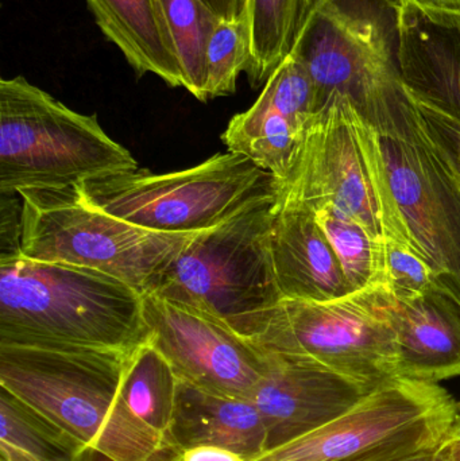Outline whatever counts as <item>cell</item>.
Masks as SVG:
<instances>
[{
    "mask_svg": "<svg viewBox=\"0 0 460 461\" xmlns=\"http://www.w3.org/2000/svg\"><path fill=\"white\" fill-rule=\"evenodd\" d=\"M23 246L27 259L91 268L153 294L196 233L140 229L91 207L76 186L24 189Z\"/></svg>",
    "mask_w": 460,
    "mask_h": 461,
    "instance_id": "7",
    "label": "cell"
},
{
    "mask_svg": "<svg viewBox=\"0 0 460 461\" xmlns=\"http://www.w3.org/2000/svg\"><path fill=\"white\" fill-rule=\"evenodd\" d=\"M383 177L408 244L460 306V186L429 140L415 103L373 126Z\"/></svg>",
    "mask_w": 460,
    "mask_h": 461,
    "instance_id": "10",
    "label": "cell"
},
{
    "mask_svg": "<svg viewBox=\"0 0 460 461\" xmlns=\"http://www.w3.org/2000/svg\"><path fill=\"white\" fill-rule=\"evenodd\" d=\"M331 244L353 293L383 286V241L331 208L310 211ZM385 287V286H383Z\"/></svg>",
    "mask_w": 460,
    "mask_h": 461,
    "instance_id": "23",
    "label": "cell"
},
{
    "mask_svg": "<svg viewBox=\"0 0 460 461\" xmlns=\"http://www.w3.org/2000/svg\"><path fill=\"white\" fill-rule=\"evenodd\" d=\"M437 21H460V0H400Z\"/></svg>",
    "mask_w": 460,
    "mask_h": 461,
    "instance_id": "29",
    "label": "cell"
},
{
    "mask_svg": "<svg viewBox=\"0 0 460 461\" xmlns=\"http://www.w3.org/2000/svg\"><path fill=\"white\" fill-rule=\"evenodd\" d=\"M248 65V35L245 19H219L205 53V102L237 91L240 73Z\"/></svg>",
    "mask_w": 460,
    "mask_h": 461,
    "instance_id": "25",
    "label": "cell"
},
{
    "mask_svg": "<svg viewBox=\"0 0 460 461\" xmlns=\"http://www.w3.org/2000/svg\"><path fill=\"white\" fill-rule=\"evenodd\" d=\"M167 440L177 452L221 447L250 461L266 451V428L250 400L212 394L178 379Z\"/></svg>",
    "mask_w": 460,
    "mask_h": 461,
    "instance_id": "18",
    "label": "cell"
},
{
    "mask_svg": "<svg viewBox=\"0 0 460 461\" xmlns=\"http://www.w3.org/2000/svg\"><path fill=\"white\" fill-rule=\"evenodd\" d=\"M397 461H443L440 455L437 454V448L434 451L423 452V454L415 455V456L408 457V459Z\"/></svg>",
    "mask_w": 460,
    "mask_h": 461,
    "instance_id": "33",
    "label": "cell"
},
{
    "mask_svg": "<svg viewBox=\"0 0 460 461\" xmlns=\"http://www.w3.org/2000/svg\"><path fill=\"white\" fill-rule=\"evenodd\" d=\"M400 13V0H319L291 50L312 81L315 113L343 97L375 126L407 104Z\"/></svg>",
    "mask_w": 460,
    "mask_h": 461,
    "instance_id": "3",
    "label": "cell"
},
{
    "mask_svg": "<svg viewBox=\"0 0 460 461\" xmlns=\"http://www.w3.org/2000/svg\"><path fill=\"white\" fill-rule=\"evenodd\" d=\"M175 43L184 88L205 102V53L215 27V14L202 0H157Z\"/></svg>",
    "mask_w": 460,
    "mask_h": 461,
    "instance_id": "24",
    "label": "cell"
},
{
    "mask_svg": "<svg viewBox=\"0 0 460 461\" xmlns=\"http://www.w3.org/2000/svg\"><path fill=\"white\" fill-rule=\"evenodd\" d=\"M137 167L95 113L70 110L22 76L0 80V192L70 188Z\"/></svg>",
    "mask_w": 460,
    "mask_h": 461,
    "instance_id": "6",
    "label": "cell"
},
{
    "mask_svg": "<svg viewBox=\"0 0 460 461\" xmlns=\"http://www.w3.org/2000/svg\"><path fill=\"white\" fill-rule=\"evenodd\" d=\"M410 94V92H408ZM421 124L440 158L447 165L460 186V123L437 108L410 95Z\"/></svg>",
    "mask_w": 460,
    "mask_h": 461,
    "instance_id": "27",
    "label": "cell"
},
{
    "mask_svg": "<svg viewBox=\"0 0 460 461\" xmlns=\"http://www.w3.org/2000/svg\"><path fill=\"white\" fill-rule=\"evenodd\" d=\"M275 205L262 203L196 233L153 294L256 341L283 300L270 252Z\"/></svg>",
    "mask_w": 460,
    "mask_h": 461,
    "instance_id": "4",
    "label": "cell"
},
{
    "mask_svg": "<svg viewBox=\"0 0 460 461\" xmlns=\"http://www.w3.org/2000/svg\"><path fill=\"white\" fill-rule=\"evenodd\" d=\"M97 26L138 76L184 88L175 43L157 0H86Z\"/></svg>",
    "mask_w": 460,
    "mask_h": 461,
    "instance_id": "19",
    "label": "cell"
},
{
    "mask_svg": "<svg viewBox=\"0 0 460 461\" xmlns=\"http://www.w3.org/2000/svg\"><path fill=\"white\" fill-rule=\"evenodd\" d=\"M275 202L331 208L378 240L407 241L383 177L375 129L347 99L335 97L302 132Z\"/></svg>",
    "mask_w": 460,
    "mask_h": 461,
    "instance_id": "8",
    "label": "cell"
},
{
    "mask_svg": "<svg viewBox=\"0 0 460 461\" xmlns=\"http://www.w3.org/2000/svg\"><path fill=\"white\" fill-rule=\"evenodd\" d=\"M264 352L266 368L250 401L266 428V451L334 421L370 393L310 360Z\"/></svg>",
    "mask_w": 460,
    "mask_h": 461,
    "instance_id": "13",
    "label": "cell"
},
{
    "mask_svg": "<svg viewBox=\"0 0 460 461\" xmlns=\"http://www.w3.org/2000/svg\"><path fill=\"white\" fill-rule=\"evenodd\" d=\"M143 317L149 343L178 379L212 394L250 400L266 368V355L254 341L158 295H143Z\"/></svg>",
    "mask_w": 460,
    "mask_h": 461,
    "instance_id": "12",
    "label": "cell"
},
{
    "mask_svg": "<svg viewBox=\"0 0 460 461\" xmlns=\"http://www.w3.org/2000/svg\"><path fill=\"white\" fill-rule=\"evenodd\" d=\"M177 384V375L169 362L146 343L129 355L121 395L134 416L167 440Z\"/></svg>",
    "mask_w": 460,
    "mask_h": 461,
    "instance_id": "22",
    "label": "cell"
},
{
    "mask_svg": "<svg viewBox=\"0 0 460 461\" xmlns=\"http://www.w3.org/2000/svg\"><path fill=\"white\" fill-rule=\"evenodd\" d=\"M400 64L415 99L460 123V21H437L401 3Z\"/></svg>",
    "mask_w": 460,
    "mask_h": 461,
    "instance_id": "17",
    "label": "cell"
},
{
    "mask_svg": "<svg viewBox=\"0 0 460 461\" xmlns=\"http://www.w3.org/2000/svg\"><path fill=\"white\" fill-rule=\"evenodd\" d=\"M2 461H105L91 447L0 386Z\"/></svg>",
    "mask_w": 460,
    "mask_h": 461,
    "instance_id": "20",
    "label": "cell"
},
{
    "mask_svg": "<svg viewBox=\"0 0 460 461\" xmlns=\"http://www.w3.org/2000/svg\"><path fill=\"white\" fill-rule=\"evenodd\" d=\"M459 402L439 384L396 378L319 429L250 461H397L439 448Z\"/></svg>",
    "mask_w": 460,
    "mask_h": 461,
    "instance_id": "9",
    "label": "cell"
},
{
    "mask_svg": "<svg viewBox=\"0 0 460 461\" xmlns=\"http://www.w3.org/2000/svg\"><path fill=\"white\" fill-rule=\"evenodd\" d=\"M23 200L15 192H0V263L23 257Z\"/></svg>",
    "mask_w": 460,
    "mask_h": 461,
    "instance_id": "28",
    "label": "cell"
},
{
    "mask_svg": "<svg viewBox=\"0 0 460 461\" xmlns=\"http://www.w3.org/2000/svg\"><path fill=\"white\" fill-rule=\"evenodd\" d=\"M143 295L91 268L0 263V344L134 351L149 343Z\"/></svg>",
    "mask_w": 460,
    "mask_h": 461,
    "instance_id": "2",
    "label": "cell"
},
{
    "mask_svg": "<svg viewBox=\"0 0 460 461\" xmlns=\"http://www.w3.org/2000/svg\"><path fill=\"white\" fill-rule=\"evenodd\" d=\"M443 461H460V402L458 417L437 448Z\"/></svg>",
    "mask_w": 460,
    "mask_h": 461,
    "instance_id": "32",
    "label": "cell"
},
{
    "mask_svg": "<svg viewBox=\"0 0 460 461\" xmlns=\"http://www.w3.org/2000/svg\"><path fill=\"white\" fill-rule=\"evenodd\" d=\"M216 18L224 21H237L243 18L245 11V0H202Z\"/></svg>",
    "mask_w": 460,
    "mask_h": 461,
    "instance_id": "31",
    "label": "cell"
},
{
    "mask_svg": "<svg viewBox=\"0 0 460 461\" xmlns=\"http://www.w3.org/2000/svg\"><path fill=\"white\" fill-rule=\"evenodd\" d=\"M389 311L400 378L440 384L460 376V306L447 293L437 286L408 300L391 295Z\"/></svg>",
    "mask_w": 460,
    "mask_h": 461,
    "instance_id": "16",
    "label": "cell"
},
{
    "mask_svg": "<svg viewBox=\"0 0 460 461\" xmlns=\"http://www.w3.org/2000/svg\"><path fill=\"white\" fill-rule=\"evenodd\" d=\"M389 303L383 286L329 303L284 298L254 343L310 360L373 392L400 378Z\"/></svg>",
    "mask_w": 460,
    "mask_h": 461,
    "instance_id": "11",
    "label": "cell"
},
{
    "mask_svg": "<svg viewBox=\"0 0 460 461\" xmlns=\"http://www.w3.org/2000/svg\"><path fill=\"white\" fill-rule=\"evenodd\" d=\"M313 115L312 81L291 53L270 76L256 103L230 121L221 140L227 151L248 157L281 184Z\"/></svg>",
    "mask_w": 460,
    "mask_h": 461,
    "instance_id": "14",
    "label": "cell"
},
{
    "mask_svg": "<svg viewBox=\"0 0 460 461\" xmlns=\"http://www.w3.org/2000/svg\"><path fill=\"white\" fill-rule=\"evenodd\" d=\"M383 286L397 300H408L440 287L428 263L405 241L385 239L383 241Z\"/></svg>",
    "mask_w": 460,
    "mask_h": 461,
    "instance_id": "26",
    "label": "cell"
},
{
    "mask_svg": "<svg viewBox=\"0 0 460 461\" xmlns=\"http://www.w3.org/2000/svg\"><path fill=\"white\" fill-rule=\"evenodd\" d=\"M131 352L0 344V386L105 461H175L181 452L122 398Z\"/></svg>",
    "mask_w": 460,
    "mask_h": 461,
    "instance_id": "1",
    "label": "cell"
},
{
    "mask_svg": "<svg viewBox=\"0 0 460 461\" xmlns=\"http://www.w3.org/2000/svg\"><path fill=\"white\" fill-rule=\"evenodd\" d=\"M175 461H246L240 455L221 447L200 446L184 449Z\"/></svg>",
    "mask_w": 460,
    "mask_h": 461,
    "instance_id": "30",
    "label": "cell"
},
{
    "mask_svg": "<svg viewBox=\"0 0 460 461\" xmlns=\"http://www.w3.org/2000/svg\"><path fill=\"white\" fill-rule=\"evenodd\" d=\"M76 189L91 207L161 233L215 229L278 196L275 176L231 151L181 172L156 175L138 167L89 178Z\"/></svg>",
    "mask_w": 460,
    "mask_h": 461,
    "instance_id": "5",
    "label": "cell"
},
{
    "mask_svg": "<svg viewBox=\"0 0 460 461\" xmlns=\"http://www.w3.org/2000/svg\"><path fill=\"white\" fill-rule=\"evenodd\" d=\"M319 0H245L248 35L246 69L254 89L264 86L293 48L302 21Z\"/></svg>",
    "mask_w": 460,
    "mask_h": 461,
    "instance_id": "21",
    "label": "cell"
},
{
    "mask_svg": "<svg viewBox=\"0 0 460 461\" xmlns=\"http://www.w3.org/2000/svg\"><path fill=\"white\" fill-rule=\"evenodd\" d=\"M270 252L283 300L329 303L353 293L331 244L302 205L275 202Z\"/></svg>",
    "mask_w": 460,
    "mask_h": 461,
    "instance_id": "15",
    "label": "cell"
}]
</instances>
